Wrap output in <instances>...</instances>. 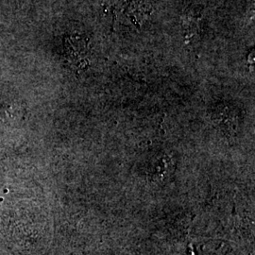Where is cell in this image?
I'll use <instances>...</instances> for the list:
<instances>
[{
    "instance_id": "cell-1",
    "label": "cell",
    "mask_w": 255,
    "mask_h": 255,
    "mask_svg": "<svg viewBox=\"0 0 255 255\" xmlns=\"http://www.w3.org/2000/svg\"><path fill=\"white\" fill-rule=\"evenodd\" d=\"M66 51L71 59L81 61L88 52V46L85 41L80 37H70L66 40Z\"/></svg>"
}]
</instances>
